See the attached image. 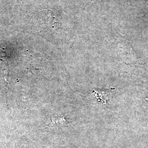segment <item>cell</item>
Returning <instances> with one entry per match:
<instances>
[{
	"label": "cell",
	"instance_id": "6da1fadb",
	"mask_svg": "<svg viewBox=\"0 0 148 148\" xmlns=\"http://www.w3.org/2000/svg\"><path fill=\"white\" fill-rule=\"evenodd\" d=\"M51 123L52 127H66L70 125V123L64 116L53 117Z\"/></svg>",
	"mask_w": 148,
	"mask_h": 148
},
{
	"label": "cell",
	"instance_id": "7a4b0ae2",
	"mask_svg": "<svg viewBox=\"0 0 148 148\" xmlns=\"http://www.w3.org/2000/svg\"><path fill=\"white\" fill-rule=\"evenodd\" d=\"M18 148H45L40 145H38L36 143H33L32 142L27 141L25 143L21 144L20 147Z\"/></svg>",
	"mask_w": 148,
	"mask_h": 148
},
{
	"label": "cell",
	"instance_id": "3957f363",
	"mask_svg": "<svg viewBox=\"0 0 148 148\" xmlns=\"http://www.w3.org/2000/svg\"><path fill=\"white\" fill-rule=\"evenodd\" d=\"M90 1H97V0H90Z\"/></svg>",
	"mask_w": 148,
	"mask_h": 148
}]
</instances>
